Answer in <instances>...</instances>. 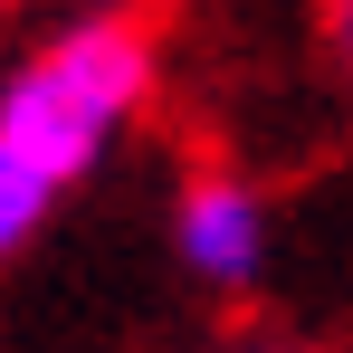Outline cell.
Masks as SVG:
<instances>
[{
    "instance_id": "cell-1",
    "label": "cell",
    "mask_w": 353,
    "mask_h": 353,
    "mask_svg": "<svg viewBox=\"0 0 353 353\" xmlns=\"http://www.w3.org/2000/svg\"><path fill=\"white\" fill-rule=\"evenodd\" d=\"M143 96H153V29L134 10H96L0 86V153L29 163L48 191H67L96 172L105 134Z\"/></svg>"
},
{
    "instance_id": "cell-2",
    "label": "cell",
    "mask_w": 353,
    "mask_h": 353,
    "mask_svg": "<svg viewBox=\"0 0 353 353\" xmlns=\"http://www.w3.org/2000/svg\"><path fill=\"white\" fill-rule=\"evenodd\" d=\"M172 239H181V268H191V277L258 287V268H268V201L239 172H201L181 191V210H172Z\"/></svg>"
},
{
    "instance_id": "cell-3",
    "label": "cell",
    "mask_w": 353,
    "mask_h": 353,
    "mask_svg": "<svg viewBox=\"0 0 353 353\" xmlns=\"http://www.w3.org/2000/svg\"><path fill=\"white\" fill-rule=\"evenodd\" d=\"M48 201H58L48 181L29 172V163H10V153H0V258H10V248H29V230L48 220Z\"/></svg>"
},
{
    "instance_id": "cell-4",
    "label": "cell",
    "mask_w": 353,
    "mask_h": 353,
    "mask_svg": "<svg viewBox=\"0 0 353 353\" xmlns=\"http://www.w3.org/2000/svg\"><path fill=\"white\" fill-rule=\"evenodd\" d=\"M344 58H353V10H344Z\"/></svg>"
}]
</instances>
